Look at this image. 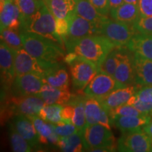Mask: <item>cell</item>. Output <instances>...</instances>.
<instances>
[{
	"instance_id": "6da1fadb",
	"label": "cell",
	"mask_w": 152,
	"mask_h": 152,
	"mask_svg": "<svg viewBox=\"0 0 152 152\" xmlns=\"http://www.w3.org/2000/svg\"><path fill=\"white\" fill-rule=\"evenodd\" d=\"M68 52H73L77 56L90 61L99 67L102 63L112 49L118 47L109 39L101 35H95L64 40Z\"/></svg>"
},
{
	"instance_id": "7a4b0ae2",
	"label": "cell",
	"mask_w": 152,
	"mask_h": 152,
	"mask_svg": "<svg viewBox=\"0 0 152 152\" xmlns=\"http://www.w3.org/2000/svg\"><path fill=\"white\" fill-rule=\"evenodd\" d=\"M20 36L24 49L37 59L52 64L64 59V47L52 39L26 31H23Z\"/></svg>"
},
{
	"instance_id": "3957f363",
	"label": "cell",
	"mask_w": 152,
	"mask_h": 152,
	"mask_svg": "<svg viewBox=\"0 0 152 152\" xmlns=\"http://www.w3.org/2000/svg\"><path fill=\"white\" fill-rule=\"evenodd\" d=\"M23 31L42 35L64 46V40L56 33V18L45 3L33 16L22 22Z\"/></svg>"
},
{
	"instance_id": "277c9868",
	"label": "cell",
	"mask_w": 152,
	"mask_h": 152,
	"mask_svg": "<svg viewBox=\"0 0 152 152\" xmlns=\"http://www.w3.org/2000/svg\"><path fill=\"white\" fill-rule=\"evenodd\" d=\"M137 33L133 25L118 21L108 17L100 24V35L107 38L118 47L127 46L132 37Z\"/></svg>"
},
{
	"instance_id": "5b68a950",
	"label": "cell",
	"mask_w": 152,
	"mask_h": 152,
	"mask_svg": "<svg viewBox=\"0 0 152 152\" xmlns=\"http://www.w3.org/2000/svg\"><path fill=\"white\" fill-rule=\"evenodd\" d=\"M84 148L90 151L95 148L110 147L116 148L115 140L111 130L99 123L87 127L83 134Z\"/></svg>"
},
{
	"instance_id": "8992f818",
	"label": "cell",
	"mask_w": 152,
	"mask_h": 152,
	"mask_svg": "<svg viewBox=\"0 0 152 152\" xmlns=\"http://www.w3.org/2000/svg\"><path fill=\"white\" fill-rule=\"evenodd\" d=\"M54 64L37 59L30 54L24 47L14 52V66L16 77L29 73H37L44 75L47 70Z\"/></svg>"
},
{
	"instance_id": "52a82bcc",
	"label": "cell",
	"mask_w": 152,
	"mask_h": 152,
	"mask_svg": "<svg viewBox=\"0 0 152 152\" xmlns=\"http://www.w3.org/2000/svg\"><path fill=\"white\" fill-rule=\"evenodd\" d=\"M73 87L77 90H84L98 73V67L90 61L77 56L70 64Z\"/></svg>"
},
{
	"instance_id": "ba28073f",
	"label": "cell",
	"mask_w": 152,
	"mask_h": 152,
	"mask_svg": "<svg viewBox=\"0 0 152 152\" xmlns=\"http://www.w3.org/2000/svg\"><path fill=\"white\" fill-rule=\"evenodd\" d=\"M123 87L126 86L120 84L113 76L99 71L83 90V92L87 97L100 100L113 90Z\"/></svg>"
},
{
	"instance_id": "9c48e42d",
	"label": "cell",
	"mask_w": 152,
	"mask_h": 152,
	"mask_svg": "<svg viewBox=\"0 0 152 152\" xmlns=\"http://www.w3.org/2000/svg\"><path fill=\"white\" fill-rule=\"evenodd\" d=\"M152 140L144 130L124 132L118 141L117 149L124 152L151 151Z\"/></svg>"
},
{
	"instance_id": "30bf717a",
	"label": "cell",
	"mask_w": 152,
	"mask_h": 152,
	"mask_svg": "<svg viewBox=\"0 0 152 152\" xmlns=\"http://www.w3.org/2000/svg\"><path fill=\"white\" fill-rule=\"evenodd\" d=\"M45 81L44 75L37 73H29L16 77L12 85L14 94L18 96L37 95Z\"/></svg>"
},
{
	"instance_id": "8fae6325",
	"label": "cell",
	"mask_w": 152,
	"mask_h": 152,
	"mask_svg": "<svg viewBox=\"0 0 152 152\" xmlns=\"http://www.w3.org/2000/svg\"><path fill=\"white\" fill-rule=\"evenodd\" d=\"M0 68L1 83L7 87H12L16 77L14 66V51L1 40L0 43Z\"/></svg>"
},
{
	"instance_id": "7c38bea8",
	"label": "cell",
	"mask_w": 152,
	"mask_h": 152,
	"mask_svg": "<svg viewBox=\"0 0 152 152\" xmlns=\"http://www.w3.org/2000/svg\"><path fill=\"white\" fill-rule=\"evenodd\" d=\"M69 31L66 39H78L87 36L100 35V26L74 14L69 20ZM64 39V40H65Z\"/></svg>"
},
{
	"instance_id": "4fadbf2b",
	"label": "cell",
	"mask_w": 152,
	"mask_h": 152,
	"mask_svg": "<svg viewBox=\"0 0 152 152\" xmlns=\"http://www.w3.org/2000/svg\"><path fill=\"white\" fill-rule=\"evenodd\" d=\"M45 105V102L37 95L18 96L12 100V109L14 113L27 117L39 115Z\"/></svg>"
},
{
	"instance_id": "5bb4252c",
	"label": "cell",
	"mask_w": 152,
	"mask_h": 152,
	"mask_svg": "<svg viewBox=\"0 0 152 152\" xmlns=\"http://www.w3.org/2000/svg\"><path fill=\"white\" fill-rule=\"evenodd\" d=\"M0 26L1 30L10 28L19 31L21 29L20 12L15 0L1 1Z\"/></svg>"
},
{
	"instance_id": "9a60e30c",
	"label": "cell",
	"mask_w": 152,
	"mask_h": 152,
	"mask_svg": "<svg viewBox=\"0 0 152 152\" xmlns=\"http://www.w3.org/2000/svg\"><path fill=\"white\" fill-rule=\"evenodd\" d=\"M133 58L134 57L121 47L118 65L115 70L113 77L120 84L124 86L132 85L133 83H135V73Z\"/></svg>"
},
{
	"instance_id": "2e32d148",
	"label": "cell",
	"mask_w": 152,
	"mask_h": 152,
	"mask_svg": "<svg viewBox=\"0 0 152 152\" xmlns=\"http://www.w3.org/2000/svg\"><path fill=\"white\" fill-rule=\"evenodd\" d=\"M11 123L32 147L35 148L39 146L40 143L39 134L30 118L23 115H16Z\"/></svg>"
},
{
	"instance_id": "e0dca14e",
	"label": "cell",
	"mask_w": 152,
	"mask_h": 152,
	"mask_svg": "<svg viewBox=\"0 0 152 152\" xmlns=\"http://www.w3.org/2000/svg\"><path fill=\"white\" fill-rule=\"evenodd\" d=\"M136 92V87L133 85H128L113 90L105 97L101 99L99 101L102 106L109 111V110L126 104Z\"/></svg>"
},
{
	"instance_id": "ac0fdd59",
	"label": "cell",
	"mask_w": 152,
	"mask_h": 152,
	"mask_svg": "<svg viewBox=\"0 0 152 152\" xmlns=\"http://www.w3.org/2000/svg\"><path fill=\"white\" fill-rule=\"evenodd\" d=\"M45 104H60L66 105L74 97L70 90L56 88L47 83H45L39 94Z\"/></svg>"
},
{
	"instance_id": "d6986e66",
	"label": "cell",
	"mask_w": 152,
	"mask_h": 152,
	"mask_svg": "<svg viewBox=\"0 0 152 152\" xmlns=\"http://www.w3.org/2000/svg\"><path fill=\"white\" fill-rule=\"evenodd\" d=\"M135 83L140 86H152V60L134 54L133 58Z\"/></svg>"
},
{
	"instance_id": "ffe728a7",
	"label": "cell",
	"mask_w": 152,
	"mask_h": 152,
	"mask_svg": "<svg viewBox=\"0 0 152 152\" xmlns=\"http://www.w3.org/2000/svg\"><path fill=\"white\" fill-rule=\"evenodd\" d=\"M33 121L35 128L39 134V142L44 144L57 145L59 137L56 133L54 124L47 122L39 115L28 117Z\"/></svg>"
},
{
	"instance_id": "44dd1931",
	"label": "cell",
	"mask_w": 152,
	"mask_h": 152,
	"mask_svg": "<svg viewBox=\"0 0 152 152\" xmlns=\"http://www.w3.org/2000/svg\"><path fill=\"white\" fill-rule=\"evenodd\" d=\"M127 48L134 54L152 60V35L136 33L127 45Z\"/></svg>"
},
{
	"instance_id": "7402d4cb",
	"label": "cell",
	"mask_w": 152,
	"mask_h": 152,
	"mask_svg": "<svg viewBox=\"0 0 152 152\" xmlns=\"http://www.w3.org/2000/svg\"><path fill=\"white\" fill-rule=\"evenodd\" d=\"M45 83L61 90H69V77L65 67L59 63L54 64L44 75Z\"/></svg>"
},
{
	"instance_id": "603a6c76",
	"label": "cell",
	"mask_w": 152,
	"mask_h": 152,
	"mask_svg": "<svg viewBox=\"0 0 152 152\" xmlns=\"http://www.w3.org/2000/svg\"><path fill=\"white\" fill-rule=\"evenodd\" d=\"M151 120V115L141 116H115L111 118V122L123 133L142 130Z\"/></svg>"
},
{
	"instance_id": "cb8c5ba5",
	"label": "cell",
	"mask_w": 152,
	"mask_h": 152,
	"mask_svg": "<svg viewBox=\"0 0 152 152\" xmlns=\"http://www.w3.org/2000/svg\"><path fill=\"white\" fill-rule=\"evenodd\" d=\"M44 1L56 18L69 20L75 14V0H44Z\"/></svg>"
},
{
	"instance_id": "d4e9b609",
	"label": "cell",
	"mask_w": 152,
	"mask_h": 152,
	"mask_svg": "<svg viewBox=\"0 0 152 152\" xmlns=\"http://www.w3.org/2000/svg\"><path fill=\"white\" fill-rule=\"evenodd\" d=\"M110 15L114 20L132 25L140 17L138 5L125 2L118 8L111 10Z\"/></svg>"
},
{
	"instance_id": "484cf974",
	"label": "cell",
	"mask_w": 152,
	"mask_h": 152,
	"mask_svg": "<svg viewBox=\"0 0 152 152\" xmlns=\"http://www.w3.org/2000/svg\"><path fill=\"white\" fill-rule=\"evenodd\" d=\"M75 14L99 26L108 17L101 14L88 0H75Z\"/></svg>"
},
{
	"instance_id": "4316f807",
	"label": "cell",
	"mask_w": 152,
	"mask_h": 152,
	"mask_svg": "<svg viewBox=\"0 0 152 152\" xmlns=\"http://www.w3.org/2000/svg\"><path fill=\"white\" fill-rule=\"evenodd\" d=\"M85 99L74 97L68 102L74 106V114L72 123L75 125L77 130L83 134L87 128L86 116H85Z\"/></svg>"
},
{
	"instance_id": "83f0119b",
	"label": "cell",
	"mask_w": 152,
	"mask_h": 152,
	"mask_svg": "<svg viewBox=\"0 0 152 152\" xmlns=\"http://www.w3.org/2000/svg\"><path fill=\"white\" fill-rule=\"evenodd\" d=\"M57 146L62 151L80 152L84 151L83 134L77 132L70 136L59 137Z\"/></svg>"
},
{
	"instance_id": "f1b7e54d",
	"label": "cell",
	"mask_w": 152,
	"mask_h": 152,
	"mask_svg": "<svg viewBox=\"0 0 152 152\" xmlns=\"http://www.w3.org/2000/svg\"><path fill=\"white\" fill-rule=\"evenodd\" d=\"M85 116L87 127L97 124L102 114V106L98 99L92 97L85 99Z\"/></svg>"
},
{
	"instance_id": "f546056e",
	"label": "cell",
	"mask_w": 152,
	"mask_h": 152,
	"mask_svg": "<svg viewBox=\"0 0 152 152\" xmlns=\"http://www.w3.org/2000/svg\"><path fill=\"white\" fill-rule=\"evenodd\" d=\"M121 48V47H115L106 55L103 62L99 67V71L113 77L119 63Z\"/></svg>"
},
{
	"instance_id": "4dcf8cb0",
	"label": "cell",
	"mask_w": 152,
	"mask_h": 152,
	"mask_svg": "<svg viewBox=\"0 0 152 152\" xmlns=\"http://www.w3.org/2000/svg\"><path fill=\"white\" fill-rule=\"evenodd\" d=\"M20 12L21 22L33 16L45 3L44 0H15Z\"/></svg>"
},
{
	"instance_id": "1f68e13d",
	"label": "cell",
	"mask_w": 152,
	"mask_h": 152,
	"mask_svg": "<svg viewBox=\"0 0 152 152\" xmlns=\"http://www.w3.org/2000/svg\"><path fill=\"white\" fill-rule=\"evenodd\" d=\"M9 140L13 151L15 152H30L33 151V147L16 130L11 123L9 130Z\"/></svg>"
},
{
	"instance_id": "d6a6232c",
	"label": "cell",
	"mask_w": 152,
	"mask_h": 152,
	"mask_svg": "<svg viewBox=\"0 0 152 152\" xmlns=\"http://www.w3.org/2000/svg\"><path fill=\"white\" fill-rule=\"evenodd\" d=\"M63 106L60 104H45L39 112V116L47 122L57 124L63 121L61 117Z\"/></svg>"
},
{
	"instance_id": "836d02e7",
	"label": "cell",
	"mask_w": 152,
	"mask_h": 152,
	"mask_svg": "<svg viewBox=\"0 0 152 152\" xmlns=\"http://www.w3.org/2000/svg\"><path fill=\"white\" fill-rule=\"evenodd\" d=\"M1 40L14 52L23 48L20 33L19 34L17 30L10 28H4L1 30Z\"/></svg>"
},
{
	"instance_id": "e575fe53",
	"label": "cell",
	"mask_w": 152,
	"mask_h": 152,
	"mask_svg": "<svg viewBox=\"0 0 152 152\" xmlns=\"http://www.w3.org/2000/svg\"><path fill=\"white\" fill-rule=\"evenodd\" d=\"M109 113L111 120L115 116H141V115H149L150 113H145L139 111L133 106L125 104L118 106L114 109L109 110Z\"/></svg>"
},
{
	"instance_id": "d590c367",
	"label": "cell",
	"mask_w": 152,
	"mask_h": 152,
	"mask_svg": "<svg viewBox=\"0 0 152 152\" xmlns=\"http://www.w3.org/2000/svg\"><path fill=\"white\" fill-rule=\"evenodd\" d=\"M54 128L56 133L59 137H68L79 132L77 129L72 122L66 123L64 121L54 124Z\"/></svg>"
},
{
	"instance_id": "8d00e7d4",
	"label": "cell",
	"mask_w": 152,
	"mask_h": 152,
	"mask_svg": "<svg viewBox=\"0 0 152 152\" xmlns=\"http://www.w3.org/2000/svg\"><path fill=\"white\" fill-rule=\"evenodd\" d=\"M133 26L138 33L152 35V16L140 17Z\"/></svg>"
},
{
	"instance_id": "74e56055",
	"label": "cell",
	"mask_w": 152,
	"mask_h": 152,
	"mask_svg": "<svg viewBox=\"0 0 152 152\" xmlns=\"http://www.w3.org/2000/svg\"><path fill=\"white\" fill-rule=\"evenodd\" d=\"M126 104H128V105L133 106L137 109H138L139 111L143 112V113H150V112H152V104L146 103V102H142V101L137 98L135 94L131 96Z\"/></svg>"
},
{
	"instance_id": "f35d334b",
	"label": "cell",
	"mask_w": 152,
	"mask_h": 152,
	"mask_svg": "<svg viewBox=\"0 0 152 152\" xmlns=\"http://www.w3.org/2000/svg\"><path fill=\"white\" fill-rule=\"evenodd\" d=\"M69 21L67 19L56 18V33L64 40L68 35Z\"/></svg>"
},
{
	"instance_id": "ab89813d",
	"label": "cell",
	"mask_w": 152,
	"mask_h": 152,
	"mask_svg": "<svg viewBox=\"0 0 152 152\" xmlns=\"http://www.w3.org/2000/svg\"><path fill=\"white\" fill-rule=\"evenodd\" d=\"M137 98L146 103L152 104V86H144L137 91Z\"/></svg>"
},
{
	"instance_id": "60d3db41",
	"label": "cell",
	"mask_w": 152,
	"mask_h": 152,
	"mask_svg": "<svg viewBox=\"0 0 152 152\" xmlns=\"http://www.w3.org/2000/svg\"><path fill=\"white\" fill-rule=\"evenodd\" d=\"M101 14L108 16L110 14L109 0H88Z\"/></svg>"
},
{
	"instance_id": "b9f144b4",
	"label": "cell",
	"mask_w": 152,
	"mask_h": 152,
	"mask_svg": "<svg viewBox=\"0 0 152 152\" xmlns=\"http://www.w3.org/2000/svg\"><path fill=\"white\" fill-rule=\"evenodd\" d=\"M137 5L140 17L152 16V0H140Z\"/></svg>"
},
{
	"instance_id": "7bdbcfd3",
	"label": "cell",
	"mask_w": 152,
	"mask_h": 152,
	"mask_svg": "<svg viewBox=\"0 0 152 152\" xmlns=\"http://www.w3.org/2000/svg\"><path fill=\"white\" fill-rule=\"evenodd\" d=\"M74 114V106L71 104H67L63 106L61 111V117L64 122H72V118Z\"/></svg>"
},
{
	"instance_id": "ee69618b",
	"label": "cell",
	"mask_w": 152,
	"mask_h": 152,
	"mask_svg": "<svg viewBox=\"0 0 152 152\" xmlns=\"http://www.w3.org/2000/svg\"><path fill=\"white\" fill-rule=\"evenodd\" d=\"M111 117H110L109 115V111H108L105 108H104L103 106H102V114H101V118L99 123L102 125H103V126L106 127V128L111 130V125H110V123L111 122Z\"/></svg>"
},
{
	"instance_id": "f6af8a7d",
	"label": "cell",
	"mask_w": 152,
	"mask_h": 152,
	"mask_svg": "<svg viewBox=\"0 0 152 152\" xmlns=\"http://www.w3.org/2000/svg\"><path fill=\"white\" fill-rule=\"evenodd\" d=\"M78 56L77 54H75V53L73 52H68V54L66 55L65 57H64V61H65L66 64L70 65L72 62H73L76 59V58Z\"/></svg>"
},
{
	"instance_id": "bcb514c9",
	"label": "cell",
	"mask_w": 152,
	"mask_h": 152,
	"mask_svg": "<svg viewBox=\"0 0 152 152\" xmlns=\"http://www.w3.org/2000/svg\"><path fill=\"white\" fill-rule=\"evenodd\" d=\"M124 3V0H109L110 9H115L122 5Z\"/></svg>"
},
{
	"instance_id": "7dc6e473",
	"label": "cell",
	"mask_w": 152,
	"mask_h": 152,
	"mask_svg": "<svg viewBox=\"0 0 152 152\" xmlns=\"http://www.w3.org/2000/svg\"><path fill=\"white\" fill-rule=\"evenodd\" d=\"M144 132H145L149 136V137L152 140V119L150 121L149 123H147V125L143 128Z\"/></svg>"
},
{
	"instance_id": "c3c4849f",
	"label": "cell",
	"mask_w": 152,
	"mask_h": 152,
	"mask_svg": "<svg viewBox=\"0 0 152 152\" xmlns=\"http://www.w3.org/2000/svg\"><path fill=\"white\" fill-rule=\"evenodd\" d=\"M140 0H124L125 3H129V4H138V2Z\"/></svg>"
},
{
	"instance_id": "681fc988",
	"label": "cell",
	"mask_w": 152,
	"mask_h": 152,
	"mask_svg": "<svg viewBox=\"0 0 152 152\" xmlns=\"http://www.w3.org/2000/svg\"><path fill=\"white\" fill-rule=\"evenodd\" d=\"M151 151H152V148H151Z\"/></svg>"
},
{
	"instance_id": "f907efd6",
	"label": "cell",
	"mask_w": 152,
	"mask_h": 152,
	"mask_svg": "<svg viewBox=\"0 0 152 152\" xmlns=\"http://www.w3.org/2000/svg\"><path fill=\"white\" fill-rule=\"evenodd\" d=\"M1 1H4V0H1Z\"/></svg>"
}]
</instances>
